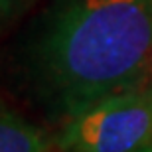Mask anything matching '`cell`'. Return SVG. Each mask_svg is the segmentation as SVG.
<instances>
[{
	"instance_id": "4",
	"label": "cell",
	"mask_w": 152,
	"mask_h": 152,
	"mask_svg": "<svg viewBox=\"0 0 152 152\" xmlns=\"http://www.w3.org/2000/svg\"><path fill=\"white\" fill-rule=\"evenodd\" d=\"M28 0H0V30H4L24 10Z\"/></svg>"
},
{
	"instance_id": "3",
	"label": "cell",
	"mask_w": 152,
	"mask_h": 152,
	"mask_svg": "<svg viewBox=\"0 0 152 152\" xmlns=\"http://www.w3.org/2000/svg\"><path fill=\"white\" fill-rule=\"evenodd\" d=\"M0 152H51V140L30 121L0 109Z\"/></svg>"
},
{
	"instance_id": "6",
	"label": "cell",
	"mask_w": 152,
	"mask_h": 152,
	"mask_svg": "<svg viewBox=\"0 0 152 152\" xmlns=\"http://www.w3.org/2000/svg\"><path fill=\"white\" fill-rule=\"evenodd\" d=\"M144 152H152V144H150V146H148V148H146V150H144Z\"/></svg>"
},
{
	"instance_id": "1",
	"label": "cell",
	"mask_w": 152,
	"mask_h": 152,
	"mask_svg": "<svg viewBox=\"0 0 152 152\" xmlns=\"http://www.w3.org/2000/svg\"><path fill=\"white\" fill-rule=\"evenodd\" d=\"M152 0H56L28 50L39 101L65 121L148 81Z\"/></svg>"
},
{
	"instance_id": "2",
	"label": "cell",
	"mask_w": 152,
	"mask_h": 152,
	"mask_svg": "<svg viewBox=\"0 0 152 152\" xmlns=\"http://www.w3.org/2000/svg\"><path fill=\"white\" fill-rule=\"evenodd\" d=\"M56 144L63 152H144L152 144V81L67 118Z\"/></svg>"
},
{
	"instance_id": "5",
	"label": "cell",
	"mask_w": 152,
	"mask_h": 152,
	"mask_svg": "<svg viewBox=\"0 0 152 152\" xmlns=\"http://www.w3.org/2000/svg\"><path fill=\"white\" fill-rule=\"evenodd\" d=\"M148 81H152V59H150V69H148Z\"/></svg>"
}]
</instances>
